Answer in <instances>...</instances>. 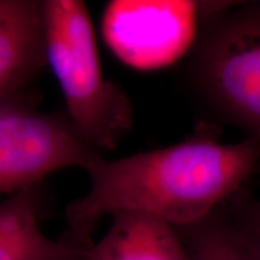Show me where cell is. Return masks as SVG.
Returning <instances> with one entry per match:
<instances>
[{
	"instance_id": "cell-1",
	"label": "cell",
	"mask_w": 260,
	"mask_h": 260,
	"mask_svg": "<svg viewBox=\"0 0 260 260\" xmlns=\"http://www.w3.org/2000/svg\"><path fill=\"white\" fill-rule=\"evenodd\" d=\"M259 157L252 139L224 145L204 136L117 159L98 153L84 168L88 189L65 207L64 239L90 248L100 220L119 211L153 214L176 228L199 222L235 197Z\"/></svg>"
},
{
	"instance_id": "cell-2",
	"label": "cell",
	"mask_w": 260,
	"mask_h": 260,
	"mask_svg": "<svg viewBox=\"0 0 260 260\" xmlns=\"http://www.w3.org/2000/svg\"><path fill=\"white\" fill-rule=\"evenodd\" d=\"M46 60L59 84L65 116L98 152L115 148L134 123L125 92L103 73L95 32L80 0H42Z\"/></svg>"
},
{
	"instance_id": "cell-3",
	"label": "cell",
	"mask_w": 260,
	"mask_h": 260,
	"mask_svg": "<svg viewBox=\"0 0 260 260\" xmlns=\"http://www.w3.org/2000/svg\"><path fill=\"white\" fill-rule=\"evenodd\" d=\"M204 18L190 79L204 102L260 144V3Z\"/></svg>"
},
{
	"instance_id": "cell-4",
	"label": "cell",
	"mask_w": 260,
	"mask_h": 260,
	"mask_svg": "<svg viewBox=\"0 0 260 260\" xmlns=\"http://www.w3.org/2000/svg\"><path fill=\"white\" fill-rule=\"evenodd\" d=\"M98 153L65 113L39 111L19 98L0 106V195L38 186L63 169L84 170Z\"/></svg>"
},
{
	"instance_id": "cell-5",
	"label": "cell",
	"mask_w": 260,
	"mask_h": 260,
	"mask_svg": "<svg viewBox=\"0 0 260 260\" xmlns=\"http://www.w3.org/2000/svg\"><path fill=\"white\" fill-rule=\"evenodd\" d=\"M216 6L195 2H111L104 10V35L124 64L159 69L189 51L201 18Z\"/></svg>"
},
{
	"instance_id": "cell-6",
	"label": "cell",
	"mask_w": 260,
	"mask_h": 260,
	"mask_svg": "<svg viewBox=\"0 0 260 260\" xmlns=\"http://www.w3.org/2000/svg\"><path fill=\"white\" fill-rule=\"evenodd\" d=\"M47 65L42 0H0V106Z\"/></svg>"
},
{
	"instance_id": "cell-7",
	"label": "cell",
	"mask_w": 260,
	"mask_h": 260,
	"mask_svg": "<svg viewBox=\"0 0 260 260\" xmlns=\"http://www.w3.org/2000/svg\"><path fill=\"white\" fill-rule=\"evenodd\" d=\"M44 199L40 184L22 189L0 203V260H87L88 249L64 237L42 233Z\"/></svg>"
},
{
	"instance_id": "cell-8",
	"label": "cell",
	"mask_w": 260,
	"mask_h": 260,
	"mask_svg": "<svg viewBox=\"0 0 260 260\" xmlns=\"http://www.w3.org/2000/svg\"><path fill=\"white\" fill-rule=\"evenodd\" d=\"M87 260H190L177 228L153 214L119 211Z\"/></svg>"
},
{
	"instance_id": "cell-9",
	"label": "cell",
	"mask_w": 260,
	"mask_h": 260,
	"mask_svg": "<svg viewBox=\"0 0 260 260\" xmlns=\"http://www.w3.org/2000/svg\"><path fill=\"white\" fill-rule=\"evenodd\" d=\"M177 230L190 260H258L220 207L206 218Z\"/></svg>"
},
{
	"instance_id": "cell-10",
	"label": "cell",
	"mask_w": 260,
	"mask_h": 260,
	"mask_svg": "<svg viewBox=\"0 0 260 260\" xmlns=\"http://www.w3.org/2000/svg\"><path fill=\"white\" fill-rule=\"evenodd\" d=\"M222 210L237 235L260 260V201L236 194L222 205Z\"/></svg>"
}]
</instances>
